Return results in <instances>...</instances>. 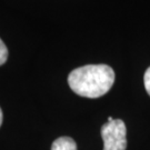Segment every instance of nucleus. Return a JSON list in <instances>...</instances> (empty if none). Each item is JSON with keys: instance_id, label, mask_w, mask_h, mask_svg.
<instances>
[{"instance_id": "f03ea898", "label": "nucleus", "mask_w": 150, "mask_h": 150, "mask_svg": "<svg viewBox=\"0 0 150 150\" xmlns=\"http://www.w3.org/2000/svg\"><path fill=\"white\" fill-rule=\"evenodd\" d=\"M127 128L122 120L113 119L101 127L103 150H126L127 148Z\"/></svg>"}, {"instance_id": "39448f33", "label": "nucleus", "mask_w": 150, "mask_h": 150, "mask_svg": "<svg viewBox=\"0 0 150 150\" xmlns=\"http://www.w3.org/2000/svg\"><path fill=\"white\" fill-rule=\"evenodd\" d=\"M144 81H145V88L148 95L150 96V67L146 70L145 72V77H144Z\"/></svg>"}, {"instance_id": "0eeeda50", "label": "nucleus", "mask_w": 150, "mask_h": 150, "mask_svg": "<svg viewBox=\"0 0 150 150\" xmlns=\"http://www.w3.org/2000/svg\"><path fill=\"white\" fill-rule=\"evenodd\" d=\"M113 119H112V117H109V118H108V122H111V121H112Z\"/></svg>"}, {"instance_id": "20e7f679", "label": "nucleus", "mask_w": 150, "mask_h": 150, "mask_svg": "<svg viewBox=\"0 0 150 150\" xmlns=\"http://www.w3.org/2000/svg\"><path fill=\"white\" fill-rule=\"evenodd\" d=\"M8 49L6 47V45L4 43V41L0 39V66L5 64L7 59H8Z\"/></svg>"}, {"instance_id": "f257e3e1", "label": "nucleus", "mask_w": 150, "mask_h": 150, "mask_svg": "<svg viewBox=\"0 0 150 150\" xmlns=\"http://www.w3.org/2000/svg\"><path fill=\"white\" fill-rule=\"evenodd\" d=\"M115 71L107 64H87L72 70L68 76L70 89L78 96L99 98L111 89Z\"/></svg>"}, {"instance_id": "423d86ee", "label": "nucleus", "mask_w": 150, "mask_h": 150, "mask_svg": "<svg viewBox=\"0 0 150 150\" xmlns=\"http://www.w3.org/2000/svg\"><path fill=\"white\" fill-rule=\"evenodd\" d=\"M2 119H4V115H2V110H1V108H0V127H1V125H2Z\"/></svg>"}, {"instance_id": "7ed1b4c3", "label": "nucleus", "mask_w": 150, "mask_h": 150, "mask_svg": "<svg viewBox=\"0 0 150 150\" xmlns=\"http://www.w3.org/2000/svg\"><path fill=\"white\" fill-rule=\"evenodd\" d=\"M51 150H77V144L70 137H60L52 142Z\"/></svg>"}]
</instances>
